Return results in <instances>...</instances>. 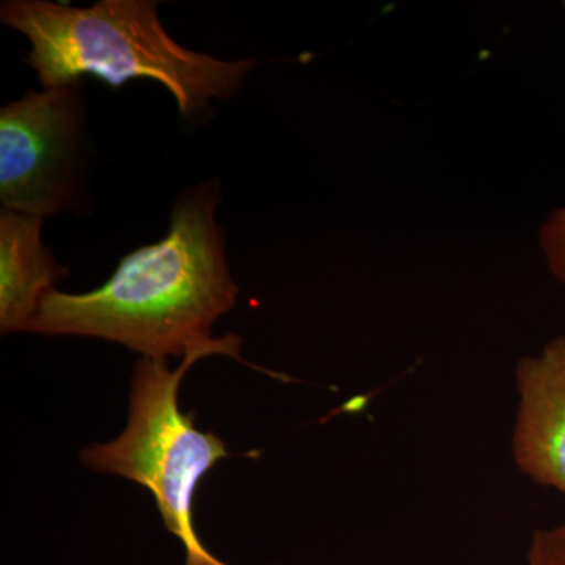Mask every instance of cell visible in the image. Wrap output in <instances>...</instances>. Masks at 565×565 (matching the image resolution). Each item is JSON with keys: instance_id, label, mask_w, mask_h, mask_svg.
I'll list each match as a JSON object with an SVG mask.
<instances>
[{"instance_id": "cell-1", "label": "cell", "mask_w": 565, "mask_h": 565, "mask_svg": "<svg viewBox=\"0 0 565 565\" xmlns=\"http://www.w3.org/2000/svg\"><path fill=\"white\" fill-rule=\"evenodd\" d=\"M221 202V182L189 189L159 243L122 256L95 291L47 292L28 332L102 338L156 360L212 343V323L233 310L237 297L215 221Z\"/></svg>"}, {"instance_id": "cell-2", "label": "cell", "mask_w": 565, "mask_h": 565, "mask_svg": "<svg viewBox=\"0 0 565 565\" xmlns=\"http://www.w3.org/2000/svg\"><path fill=\"white\" fill-rule=\"evenodd\" d=\"M0 20L31 41L29 65L47 88L95 76L111 88L129 81L163 85L184 120L207 117L214 99H232L255 70L252 58L221 61L188 50L163 29L158 3L99 0L70 7L50 0H7Z\"/></svg>"}, {"instance_id": "cell-3", "label": "cell", "mask_w": 565, "mask_h": 565, "mask_svg": "<svg viewBox=\"0 0 565 565\" xmlns=\"http://www.w3.org/2000/svg\"><path fill=\"white\" fill-rule=\"evenodd\" d=\"M237 334L192 349L178 370L166 360L141 359L132 379L128 426L120 437L82 451V462L99 473L131 479L154 497L163 525L180 539L185 565H228L212 555L193 525L200 479L228 456L225 441L196 429L195 412L182 414L178 394L192 364L210 355L241 360Z\"/></svg>"}, {"instance_id": "cell-4", "label": "cell", "mask_w": 565, "mask_h": 565, "mask_svg": "<svg viewBox=\"0 0 565 565\" xmlns=\"http://www.w3.org/2000/svg\"><path fill=\"white\" fill-rule=\"evenodd\" d=\"M87 103L82 84L29 92L0 109V200L46 218L82 207Z\"/></svg>"}, {"instance_id": "cell-5", "label": "cell", "mask_w": 565, "mask_h": 565, "mask_svg": "<svg viewBox=\"0 0 565 565\" xmlns=\"http://www.w3.org/2000/svg\"><path fill=\"white\" fill-rule=\"evenodd\" d=\"M516 390L515 463L534 484L565 497V337L520 360Z\"/></svg>"}, {"instance_id": "cell-6", "label": "cell", "mask_w": 565, "mask_h": 565, "mask_svg": "<svg viewBox=\"0 0 565 565\" xmlns=\"http://www.w3.org/2000/svg\"><path fill=\"white\" fill-rule=\"evenodd\" d=\"M44 218L0 211V329L28 332L41 299L68 277L41 241Z\"/></svg>"}, {"instance_id": "cell-7", "label": "cell", "mask_w": 565, "mask_h": 565, "mask_svg": "<svg viewBox=\"0 0 565 565\" xmlns=\"http://www.w3.org/2000/svg\"><path fill=\"white\" fill-rule=\"evenodd\" d=\"M539 244L550 273L565 286V206L550 212L539 230Z\"/></svg>"}, {"instance_id": "cell-8", "label": "cell", "mask_w": 565, "mask_h": 565, "mask_svg": "<svg viewBox=\"0 0 565 565\" xmlns=\"http://www.w3.org/2000/svg\"><path fill=\"white\" fill-rule=\"evenodd\" d=\"M527 565H565V523L535 531L527 552Z\"/></svg>"}]
</instances>
